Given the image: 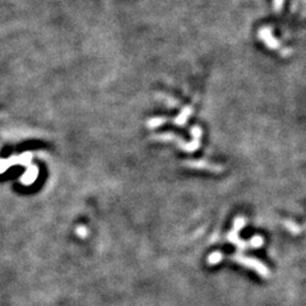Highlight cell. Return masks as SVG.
I'll return each instance as SVG.
<instances>
[{
  "label": "cell",
  "mask_w": 306,
  "mask_h": 306,
  "mask_svg": "<svg viewBox=\"0 0 306 306\" xmlns=\"http://www.w3.org/2000/svg\"><path fill=\"white\" fill-rule=\"evenodd\" d=\"M186 166L195 167V169H208V170H211V171H217V173H221V171L223 170L221 166L211 165V164H208V162H203V161H194V162H191V161H187Z\"/></svg>",
  "instance_id": "3"
},
{
  "label": "cell",
  "mask_w": 306,
  "mask_h": 306,
  "mask_svg": "<svg viewBox=\"0 0 306 306\" xmlns=\"http://www.w3.org/2000/svg\"><path fill=\"white\" fill-rule=\"evenodd\" d=\"M164 122H165V119H155V120H151L148 125L149 126H158V125H161Z\"/></svg>",
  "instance_id": "6"
},
{
  "label": "cell",
  "mask_w": 306,
  "mask_h": 306,
  "mask_svg": "<svg viewBox=\"0 0 306 306\" xmlns=\"http://www.w3.org/2000/svg\"><path fill=\"white\" fill-rule=\"evenodd\" d=\"M190 115V109H186V111L185 113H183L182 115L179 116L178 119H176V122H178L179 125H184L185 122H186V118Z\"/></svg>",
  "instance_id": "5"
},
{
  "label": "cell",
  "mask_w": 306,
  "mask_h": 306,
  "mask_svg": "<svg viewBox=\"0 0 306 306\" xmlns=\"http://www.w3.org/2000/svg\"><path fill=\"white\" fill-rule=\"evenodd\" d=\"M77 232H78V235L80 236V238H84V236H86V234H87V231H86V229H84V227H82V229H78L77 230Z\"/></svg>",
  "instance_id": "8"
},
{
  "label": "cell",
  "mask_w": 306,
  "mask_h": 306,
  "mask_svg": "<svg viewBox=\"0 0 306 306\" xmlns=\"http://www.w3.org/2000/svg\"><path fill=\"white\" fill-rule=\"evenodd\" d=\"M244 225H245L244 218H243V217L236 218L234 230L230 232L229 236H227V239H229L231 243H234L235 245H238L239 247H241V249H245V247H247V246H250V247H259V246H260V245L263 244V239L260 238V236H255V238L251 239V240L247 241V243H245V241H241L240 239H239L238 232H239V230L241 229V227L244 226Z\"/></svg>",
  "instance_id": "1"
},
{
  "label": "cell",
  "mask_w": 306,
  "mask_h": 306,
  "mask_svg": "<svg viewBox=\"0 0 306 306\" xmlns=\"http://www.w3.org/2000/svg\"><path fill=\"white\" fill-rule=\"evenodd\" d=\"M283 0H274V8H276L277 12H280V9L282 8Z\"/></svg>",
  "instance_id": "7"
},
{
  "label": "cell",
  "mask_w": 306,
  "mask_h": 306,
  "mask_svg": "<svg viewBox=\"0 0 306 306\" xmlns=\"http://www.w3.org/2000/svg\"><path fill=\"white\" fill-rule=\"evenodd\" d=\"M227 258L232 259V260H235V262H238V263H241L243 265H246V267L251 268V269L258 272V273L262 277H269V271H268V268L265 267L263 263L256 260V259L247 258V256L240 255V254H235V255L227 256Z\"/></svg>",
  "instance_id": "2"
},
{
  "label": "cell",
  "mask_w": 306,
  "mask_h": 306,
  "mask_svg": "<svg viewBox=\"0 0 306 306\" xmlns=\"http://www.w3.org/2000/svg\"><path fill=\"white\" fill-rule=\"evenodd\" d=\"M259 36H260V37H262L263 40H264L265 42H267V45L268 46H269V48H272V49H274V48H277V46H278V42H276L273 40V37H272V35H271V31H269V28H263L262 31H260V33H259Z\"/></svg>",
  "instance_id": "4"
}]
</instances>
